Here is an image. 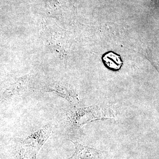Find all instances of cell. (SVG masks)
I'll use <instances>...</instances> for the list:
<instances>
[{
  "instance_id": "obj_2",
  "label": "cell",
  "mask_w": 159,
  "mask_h": 159,
  "mask_svg": "<svg viewBox=\"0 0 159 159\" xmlns=\"http://www.w3.org/2000/svg\"><path fill=\"white\" fill-rule=\"evenodd\" d=\"M44 91L57 94L72 104H77L79 102L77 95L74 92L58 84H50L44 87Z\"/></svg>"
},
{
  "instance_id": "obj_1",
  "label": "cell",
  "mask_w": 159,
  "mask_h": 159,
  "mask_svg": "<svg viewBox=\"0 0 159 159\" xmlns=\"http://www.w3.org/2000/svg\"><path fill=\"white\" fill-rule=\"evenodd\" d=\"M53 132V125L49 124L31 134L21 142L17 159H36L39 152Z\"/></svg>"
},
{
  "instance_id": "obj_5",
  "label": "cell",
  "mask_w": 159,
  "mask_h": 159,
  "mask_svg": "<svg viewBox=\"0 0 159 159\" xmlns=\"http://www.w3.org/2000/svg\"><path fill=\"white\" fill-rule=\"evenodd\" d=\"M103 60L109 68L114 70H118L122 65L120 57L113 52L106 54L103 57Z\"/></svg>"
},
{
  "instance_id": "obj_3",
  "label": "cell",
  "mask_w": 159,
  "mask_h": 159,
  "mask_svg": "<svg viewBox=\"0 0 159 159\" xmlns=\"http://www.w3.org/2000/svg\"><path fill=\"white\" fill-rule=\"evenodd\" d=\"M73 142L75 146L76 150L72 156L69 159H98L99 152L97 149L84 146L77 142Z\"/></svg>"
},
{
  "instance_id": "obj_4",
  "label": "cell",
  "mask_w": 159,
  "mask_h": 159,
  "mask_svg": "<svg viewBox=\"0 0 159 159\" xmlns=\"http://www.w3.org/2000/svg\"><path fill=\"white\" fill-rule=\"evenodd\" d=\"M28 83V78L27 77L20 78L8 89L7 97L11 98L22 95L27 89Z\"/></svg>"
}]
</instances>
